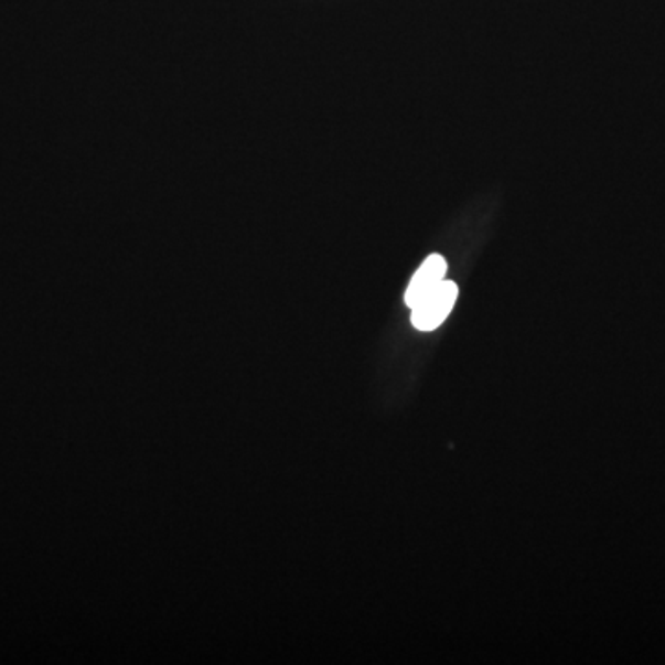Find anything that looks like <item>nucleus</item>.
<instances>
[{
  "instance_id": "obj_2",
  "label": "nucleus",
  "mask_w": 665,
  "mask_h": 665,
  "mask_svg": "<svg viewBox=\"0 0 665 665\" xmlns=\"http://www.w3.org/2000/svg\"><path fill=\"white\" fill-rule=\"evenodd\" d=\"M448 273V261L438 254L427 257L426 261L421 262L420 268L416 270L415 276L410 278L407 290H405V305L415 308L416 303L420 302L421 298H426L431 290L437 289L438 285L442 283Z\"/></svg>"
},
{
  "instance_id": "obj_1",
  "label": "nucleus",
  "mask_w": 665,
  "mask_h": 665,
  "mask_svg": "<svg viewBox=\"0 0 665 665\" xmlns=\"http://www.w3.org/2000/svg\"><path fill=\"white\" fill-rule=\"evenodd\" d=\"M459 287L453 281L443 279L437 289L416 303L410 314V322L418 331H435L448 320L455 308Z\"/></svg>"
}]
</instances>
